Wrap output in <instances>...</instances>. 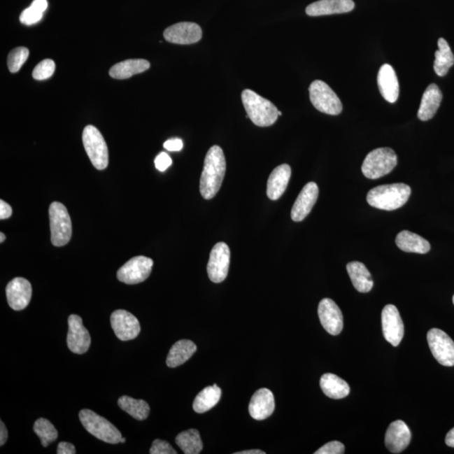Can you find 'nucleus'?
<instances>
[{
    "label": "nucleus",
    "instance_id": "nucleus-40",
    "mask_svg": "<svg viewBox=\"0 0 454 454\" xmlns=\"http://www.w3.org/2000/svg\"><path fill=\"white\" fill-rule=\"evenodd\" d=\"M154 162H155L156 169L160 172H164L173 164L172 158L166 152L158 154Z\"/></svg>",
    "mask_w": 454,
    "mask_h": 454
},
{
    "label": "nucleus",
    "instance_id": "nucleus-9",
    "mask_svg": "<svg viewBox=\"0 0 454 454\" xmlns=\"http://www.w3.org/2000/svg\"><path fill=\"white\" fill-rule=\"evenodd\" d=\"M427 341L433 357L440 364L454 366V341L447 333L433 328L427 333Z\"/></svg>",
    "mask_w": 454,
    "mask_h": 454
},
{
    "label": "nucleus",
    "instance_id": "nucleus-28",
    "mask_svg": "<svg viewBox=\"0 0 454 454\" xmlns=\"http://www.w3.org/2000/svg\"><path fill=\"white\" fill-rule=\"evenodd\" d=\"M320 388L327 397L332 399H343L350 393V387L347 382L333 374H325L320 378Z\"/></svg>",
    "mask_w": 454,
    "mask_h": 454
},
{
    "label": "nucleus",
    "instance_id": "nucleus-25",
    "mask_svg": "<svg viewBox=\"0 0 454 454\" xmlns=\"http://www.w3.org/2000/svg\"><path fill=\"white\" fill-rule=\"evenodd\" d=\"M347 270L354 288L358 292L368 293L372 290L374 281L369 271L360 262H351L347 265Z\"/></svg>",
    "mask_w": 454,
    "mask_h": 454
},
{
    "label": "nucleus",
    "instance_id": "nucleus-19",
    "mask_svg": "<svg viewBox=\"0 0 454 454\" xmlns=\"http://www.w3.org/2000/svg\"><path fill=\"white\" fill-rule=\"evenodd\" d=\"M411 433L403 420H395L387 429L385 443L387 449L392 453L404 451L410 444Z\"/></svg>",
    "mask_w": 454,
    "mask_h": 454
},
{
    "label": "nucleus",
    "instance_id": "nucleus-23",
    "mask_svg": "<svg viewBox=\"0 0 454 454\" xmlns=\"http://www.w3.org/2000/svg\"><path fill=\"white\" fill-rule=\"evenodd\" d=\"M290 176L291 169L288 164H282L274 169L267 185V195L271 201H277L285 192Z\"/></svg>",
    "mask_w": 454,
    "mask_h": 454
},
{
    "label": "nucleus",
    "instance_id": "nucleus-4",
    "mask_svg": "<svg viewBox=\"0 0 454 454\" xmlns=\"http://www.w3.org/2000/svg\"><path fill=\"white\" fill-rule=\"evenodd\" d=\"M79 420L87 432L98 439L111 444H118L122 441V433L113 424L94 411L83 409L79 412Z\"/></svg>",
    "mask_w": 454,
    "mask_h": 454
},
{
    "label": "nucleus",
    "instance_id": "nucleus-6",
    "mask_svg": "<svg viewBox=\"0 0 454 454\" xmlns=\"http://www.w3.org/2000/svg\"><path fill=\"white\" fill-rule=\"evenodd\" d=\"M83 143L95 169L104 170L109 164V151L101 132L94 126H87L83 132Z\"/></svg>",
    "mask_w": 454,
    "mask_h": 454
},
{
    "label": "nucleus",
    "instance_id": "nucleus-12",
    "mask_svg": "<svg viewBox=\"0 0 454 454\" xmlns=\"http://www.w3.org/2000/svg\"><path fill=\"white\" fill-rule=\"evenodd\" d=\"M111 323L115 336L124 341L135 339L141 332L139 320L125 310L114 311L111 316Z\"/></svg>",
    "mask_w": 454,
    "mask_h": 454
},
{
    "label": "nucleus",
    "instance_id": "nucleus-48",
    "mask_svg": "<svg viewBox=\"0 0 454 454\" xmlns=\"http://www.w3.org/2000/svg\"><path fill=\"white\" fill-rule=\"evenodd\" d=\"M6 240V235L3 232L0 233V243H3Z\"/></svg>",
    "mask_w": 454,
    "mask_h": 454
},
{
    "label": "nucleus",
    "instance_id": "nucleus-26",
    "mask_svg": "<svg viewBox=\"0 0 454 454\" xmlns=\"http://www.w3.org/2000/svg\"><path fill=\"white\" fill-rule=\"evenodd\" d=\"M398 248L404 252L425 254L431 250V245L423 237L409 231L399 233L395 239Z\"/></svg>",
    "mask_w": 454,
    "mask_h": 454
},
{
    "label": "nucleus",
    "instance_id": "nucleus-3",
    "mask_svg": "<svg viewBox=\"0 0 454 454\" xmlns=\"http://www.w3.org/2000/svg\"><path fill=\"white\" fill-rule=\"evenodd\" d=\"M241 101L250 120L260 127L272 126L278 118L277 107L268 99L262 98L253 90H245Z\"/></svg>",
    "mask_w": 454,
    "mask_h": 454
},
{
    "label": "nucleus",
    "instance_id": "nucleus-49",
    "mask_svg": "<svg viewBox=\"0 0 454 454\" xmlns=\"http://www.w3.org/2000/svg\"><path fill=\"white\" fill-rule=\"evenodd\" d=\"M120 443H126V439H125V437H122V441H120Z\"/></svg>",
    "mask_w": 454,
    "mask_h": 454
},
{
    "label": "nucleus",
    "instance_id": "nucleus-8",
    "mask_svg": "<svg viewBox=\"0 0 454 454\" xmlns=\"http://www.w3.org/2000/svg\"><path fill=\"white\" fill-rule=\"evenodd\" d=\"M310 99L316 110L322 113L337 115L343 111V104L326 83L315 80L309 87Z\"/></svg>",
    "mask_w": 454,
    "mask_h": 454
},
{
    "label": "nucleus",
    "instance_id": "nucleus-13",
    "mask_svg": "<svg viewBox=\"0 0 454 454\" xmlns=\"http://www.w3.org/2000/svg\"><path fill=\"white\" fill-rule=\"evenodd\" d=\"M382 328L386 341L397 347L403 339L404 324L397 306L387 305L383 309Z\"/></svg>",
    "mask_w": 454,
    "mask_h": 454
},
{
    "label": "nucleus",
    "instance_id": "nucleus-44",
    "mask_svg": "<svg viewBox=\"0 0 454 454\" xmlns=\"http://www.w3.org/2000/svg\"><path fill=\"white\" fill-rule=\"evenodd\" d=\"M0 446H2L6 443V441L8 439V431L7 428L6 427L5 423H3L1 420L0 422Z\"/></svg>",
    "mask_w": 454,
    "mask_h": 454
},
{
    "label": "nucleus",
    "instance_id": "nucleus-39",
    "mask_svg": "<svg viewBox=\"0 0 454 454\" xmlns=\"http://www.w3.org/2000/svg\"><path fill=\"white\" fill-rule=\"evenodd\" d=\"M344 452V445L340 441H333L322 446L315 454H343Z\"/></svg>",
    "mask_w": 454,
    "mask_h": 454
},
{
    "label": "nucleus",
    "instance_id": "nucleus-51",
    "mask_svg": "<svg viewBox=\"0 0 454 454\" xmlns=\"http://www.w3.org/2000/svg\"><path fill=\"white\" fill-rule=\"evenodd\" d=\"M453 305H454V295H453Z\"/></svg>",
    "mask_w": 454,
    "mask_h": 454
},
{
    "label": "nucleus",
    "instance_id": "nucleus-16",
    "mask_svg": "<svg viewBox=\"0 0 454 454\" xmlns=\"http://www.w3.org/2000/svg\"><path fill=\"white\" fill-rule=\"evenodd\" d=\"M318 315L325 330L329 334H340L343 328V316L339 306L331 299H323L318 306Z\"/></svg>",
    "mask_w": 454,
    "mask_h": 454
},
{
    "label": "nucleus",
    "instance_id": "nucleus-2",
    "mask_svg": "<svg viewBox=\"0 0 454 454\" xmlns=\"http://www.w3.org/2000/svg\"><path fill=\"white\" fill-rule=\"evenodd\" d=\"M411 194V187L402 183L381 185L369 191L367 201L376 209L395 211L405 205Z\"/></svg>",
    "mask_w": 454,
    "mask_h": 454
},
{
    "label": "nucleus",
    "instance_id": "nucleus-15",
    "mask_svg": "<svg viewBox=\"0 0 454 454\" xmlns=\"http://www.w3.org/2000/svg\"><path fill=\"white\" fill-rule=\"evenodd\" d=\"M164 36L169 43L190 45L198 43L202 38V30L193 22H180L166 28Z\"/></svg>",
    "mask_w": 454,
    "mask_h": 454
},
{
    "label": "nucleus",
    "instance_id": "nucleus-1",
    "mask_svg": "<svg viewBox=\"0 0 454 454\" xmlns=\"http://www.w3.org/2000/svg\"><path fill=\"white\" fill-rule=\"evenodd\" d=\"M226 170L227 162L222 149L219 146H213L206 154L199 184V190L204 199H213L218 193Z\"/></svg>",
    "mask_w": 454,
    "mask_h": 454
},
{
    "label": "nucleus",
    "instance_id": "nucleus-17",
    "mask_svg": "<svg viewBox=\"0 0 454 454\" xmlns=\"http://www.w3.org/2000/svg\"><path fill=\"white\" fill-rule=\"evenodd\" d=\"M32 295L31 283L24 278H15L6 287L8 304L15 311L26 309Z\"/></svg>",
    "mask_w": 454,
    "mask_h": 454
},
{
    "label": "nucleus",
    "instance_id": "nucleus-46",
    "mask_svg": "<svg viewBox=\"0 0 454 454\" xmlns=\"http://www.w3.org/2000/svg\"><path fill=\"white\" fill-rule=\"evenodd\" d=\"M445 443L448 447L454 448V428L451 429L446 436Z\"/></svg>",
    "mask_w": 454,
    "mask_h": 454
},
{
    "label": "nucleus",
    "instance_id": "nucleus-42",
    "mask_svg": "<svg viewBox=\"0 0 454 454\" xmlns=\"http://www.w3.org/2000/svg\"><path fill=\"white\" fill-rule=\"evenodd\" d=\"M57 453V454H75L76 453V448L72 444L61 441L58 444Z\"/></svg>",
    "mask_w": 454,
    "mask_h": 454
},
{
    "label": "nucleus",
    "instance_id": "nucleus-43",
    "mask_svg": "<svg viewBox=\"0 0 454 454\" xmlns=\"http://www.w3.org/2000/svg\"><path fill=\"white\" fill-rule=\"evenodd\" d=\"M12 215V208L6 201H0V219L6 220Z\"/></svg>",
    "mask_w": 454,
    "mask_h": 454
},
{
    "label": "nucleus",
    "instance_id": "nucleus-41",
    "mask_svg": "<svg viewBox=\"0 0 454 454\" xmlns=\"http://www.w3.org/2000/svg\"><path fill=\"white\" fill-rule=\"evenodd\" d=\"M164 147L169 152H179L184 147V144H183L181 139H174L166 141L164 144Z\"/></svg>",
    "mask_w": 454,
    "mask_h": 454
},
{
    "label": "nucleus",
    "instance_id": "nucleus-20",
    "mask_svg": "<svg viewBox=\"0 0 454 454\" xmlns=\"http://www.w3.org/2000/svg\"><path fill=\"white\" fill-rule=\"evenodd\" d=\"M276 409L274 394L269 389L262 388L256 391L249 404V413L257 420L269 418Z\"/></svg>",
    "mask_w": 454,
    "mask_h": 454
},
{
    "label": "nucleus",
    "instance_id": "nucleus-5",
    "mask_svg": "<svg viewBox=\"0 0 454 454\" xmlns=\"http://www.w3.org/2000/svg\"><path fill=\"white\" fill-rule=\"evenodd\" d=\"M397 165V156L393 149L381 148L370 152L362 165L366 178L378 179L390 173Z\"/></svg>",
    "mask_w": 454,
    "mask_h": 454
},
{
    "label": "nucleus",
    "instance_id": "nucleus-22",
    "mask_svg": "<svg viewBox=\"0 0 454 454\" xmlns=\"http://www.w3.org/2000/svg\"><path fill=\"white\" fill-rule=\"evenodd\" d=\"M378 86L386 101L391 104L397 101L399 86L397 73L392 66L384 64L381 66L378 74Z\"/></svg>",
    "mask_w": 454,
    "mask_h": 454
},
{
    "label": "nucleus",
    "instance_id": "nucleus-38",
    "mask_svg": "<svg viewBox=\"0 0 454 454\" xmlns=\"http://www.w3.org/2000/svg\"><path fill=\"white\" fill-rule=\"evenodd\" d=\"M151 454H176L177 451L173 448L168 441L156 439L153 441L152 448H150Z\"/></svg>",
    "mask_w": 454,
    "mask_h": 454
},
{
    "label": "nucleus",
    "instance_id": "nucleus-47",
    "mask_svg": "<svg viewBox=\"0 0 454 454\" xmlns=\"http://www.w3.org/2000/svg\"><path fill=\"white\" fill-rule=\"evenodd\" d=\"M235 454H265V452H262V450L258 449H252V450H246V451L237 452Z\"/></svg>",
    "mask_w": 454,
    "mask_h": 454
},
{
    "label": "nucleus",
    "instance_id": "nucleus-37",
    "mask_svg": "<svg viewBox=\"0 0 454 454\" xmlns=\"http://www.w3.org/2000/svg\"><path fill=\"white\" fill-rule=\"evenodd\" d=\"M44 12L37 9V8L31 6L27 9L24 10L22 15L20 16V22L27 26H31L37 22H39L43 17Z\"/></svg>",
    "mask_w": 454,
    "mask_h": 454
},
{
    "label": "nucleus",
    "instance_id": "nucleus-29",
    "mask_svg": "<svg viewBox=\"0 0 454 454\" xmlns=\"http://www.w3.org/2000/svg\"><path fill=\"white\" fill-rule=\"evenodd\" d=\"M150 68V62L144 59H129L116 64L110 70L111 78L127 79L141 73Z\"/></svg>",
    "mask_w": 454,
    "mask_h": 454
},
{
    "label": "nucleus",
    "instance_id": "nucleus-45",
    "mask_svg": "<svg viewBox=\"0 0 454 454\" xmlns=\"http://www.w3.org/2000/svg\"><path fill=\"white\" fill-rule=\"evenodd\" d=\"M31 6L37 8V9L45 12L48 9V3L47 0H34L32 2Z\"/></svg>",
    "mask_w": 454,
    "mask_h": 454
},
{
    "label": "nucleus",
    "instance_id": "nucleus-31",
    "mask_svg": "<svg viewBox=\"0 0 454 454\" xmlns=\"http://www.w3.org/2000/svg\"><path fill=\"white\" fill-rule=\"evenodd\" d=\"M437 44H439V50L435 52L433 68L437 75L444 77L454 64V55L448 41L444 38H440Z\"/></svg>",
    "mask_w": 454,
    "mask_h": 454
},
{
    "label": "nucleus",
    "instance_id": "nucleus-11",
    "mask_svg": "<svg viewBox=\"0 0 454 454\" xmlns=\"http://www.w3.org/2000/svg\"><path fill=\"white\" fill-rule=\"evenodd\" d=\"M231 252L227 244L218 243L212 248L207 272L210 280L218 284L226 280L230 266Z\"/></svg>",
    "mask_w": 454,
    "mask_h": 454
},
{
    "label": "nucleus",
    "instance_id": "nucleus-33",
    "mask_svg": "<svg viewBox=\"0 0 454 454\" xmlns=\"http://www.w3.org/2000/svg\"><path fill=\"white\" fill-rule=\"evenodd\" d=\"M118 405L133 418L143 420L148 418L150 406L143 399H136L124 395L118 399Z\"/></svg>",
    "mask_w": 454,
    "mask_h": 454
},
{
    "label": "nucleus",
    "instance_id": "nucleus-32",
    "mask_svg": "<svg viewBox=\"0 0 454 454\" xmlns=\"http://www.w3.org/2000/svg\"><path fill=\"white\" fill-rule=\"evenodd\" d=\"M175 441L185 454L201 453L203 449V441L197 429L179 433Z\"/></svg>",
    "mask_w": 454,
    "mask_h": 454
},
{
    "label": "nucleus",
    "instance_id": "nucleus-21",
    "mask_svg": "<svg viewBox=\"0 0 454 454\" xmlns=\"http://www.w3.org/2000/svg\"><path fill=\"white\" fill-rule=\"evenodd\" d=\"M355 7L353 0H319L307 6L306 12L309 16H322L348 13Z\"/></svg>",
    "mask_w": 454,
    "mask_h": 454
},
{
    "label": "nucleus",
    "instance_id": "nucleus-10",
    "mask_svg": "<svg viewBox=\"0 0 454 454\" xmlns=\"http://www.w3.org/2000/svg\"><path fill=\"white\" fill-rule=\"evenodd\" d=\"M152 266L151 258L144 256L133 257L118 270V278L127 285L139 284L150 276Z\"/></svg>",
    "mask_w": 454,
    "mask_h": 454
},
{
    "label": "nucleus",
    "instance_id": "nucleus-34",
    "mask_svg": "<svg viewBox=\"0 0 454 454\" xmlns=\"http://www.w3.org/2000/svg\"><path fill=\"white\" fill-rule=\"evenodd\" d=\"M34 432L40 437L41 445L44 448L57 439V430L48 419L40 418L36 420Z\"/></svg>",
    "mask_w": 454,
    "mask_h": 454
},
{
    "label": "nucleus",
    "instance_id": "nucleus-24",
    "mask_svg": "<svg viewBox=\"0 0 454 454\" xmlns=\"http://www.w3.org/2000/svg\"><path fill=\"white\" fill-rule=\"evenodd\" d=\"M443 101V94L435 83H432L425 91L420 102L418 116L423 122L434 118L437 110Z\"/></svg>",
    "mask_w": 454,
    "mask_h": 454
},
{
    "label": "nucleus",
    "instance_id": "nucleus-50",
    "mask_svg": "<svg viewBox=\"0 0 454 454\" xmlns=\"http://www.w3.org/2000/svg\"><path fill=\"white\" fill-rule=\"evenodd\" d=\"M282 115V113L281 111H278V116Z\"/></svg>",
    "mask_w": 454,
    "mask_h": 454
},
{
    "label": "nucleus",
    "instance_id": "nucleus-36",
    "mask_svg": "<svg viewBox=\"0 0 454 454\" xmlns=\"http://www.w3.org/2000/svg\"><path fill=\"white\" fill-rule=\"evenodd\" d=\"M56 65L51 59H45L37 64L33 70L32 76L36 80H45L52 76Z\"/></svg>",
    "mask_w": 454,
    "mask_h": 454
},
{
    "label": "nucleus",
    "instance_id": "nucleus-27",
    "mask_svg": "<svg viewBox=\"0 0 454 454\" xmlns=\"http://www.w3.org/2000/svg\"><path fill=\"white\" fill-rule=\"evenodd\" d=\"M197 350V345L192 341L185 339L177 341L170 349L166 357V365L169 368L178 367L188 361Z\"/></svg>",
    "mask_w": 454,
    "mask_h": 454
},
{
    "label": "nucleus",
    "instance_id": "nucleus-35",
    "mask_svg": "<svg viewBox=\"0 0 454 454\" xmlns=\"http://www.w3.org/2000/svg\"><path fill=\"white\" fill-rule=\"evenodd\" d=\"M29 50L26 48H17L12 50L8 56L7 64L8 68L10 73H17L22 69V66L27 60L29 57Z\"/></svg>",
    "mask_w": 454,
    "mask_h": 454
},
{
    "label": "nucleus",
    "instance_id": "nucleus-18",
    "mask_svg": "<svg viewBox=\"0 0 454 454\" xmlns=\"http://www.w3.org/2000/svg\"><path fill=\"white\" fill-rule=\"evenodd\" d=\"M318 195L319 189L315 183H308L304 187L291 210V218L294 222H302L311 213L312 208L318 201Z\"/></svg>",
    "mask_w": 454,
    "mask_h": 454
},
{
    "label": "nucleus",
    "instance_id": "nucleus-7",
    "mask_svg": "<svg viewBox=\"0 0 454 454\" xmlns=\"http://www.w3.org/2000/svg\"><path fill=\"white\" fill-rule=\"evenodd\" d=\"M50 227L52 243L62 247L69 243L72 236V222L68 210L60 202H53L49 207Z\"/></svg>",
    "mask_w": 454,
    "mask_h": 454
},
{
    "label": "nucleus",
    "instance_id": "nucleus-14",
    "mask_svg": "<svg viewBox=\"0 0 454 454\" xmlns=\"http://www.w3.org/2000/svg\"><path fill=\"white\" fill-rule=\"evenodd\" d=\"M66 343L71 352L77 354L85 353L91 344L89 331L83 326V320L78 315H71L69 318V333Z\"/></svg>",
    "mask_w": 454,
    "mask_h": 454
},
{
    "label": "nucleus",
    "instance_id": "nucleus-30",
    "mask_svg": "<svg viewBox=\"0 0 454 454\" xmlns=\"http://www.w3.org/2000/svg\"><path fill=\"white\" fill-rule=\"evenodd\" d=\"M222 397V390L218 385L208 386L195 397L193 408L197 413H205L218 405Z\"/></svg>",
    "mask_w": 454,
    "mask_h": 454
}]
</instances>
